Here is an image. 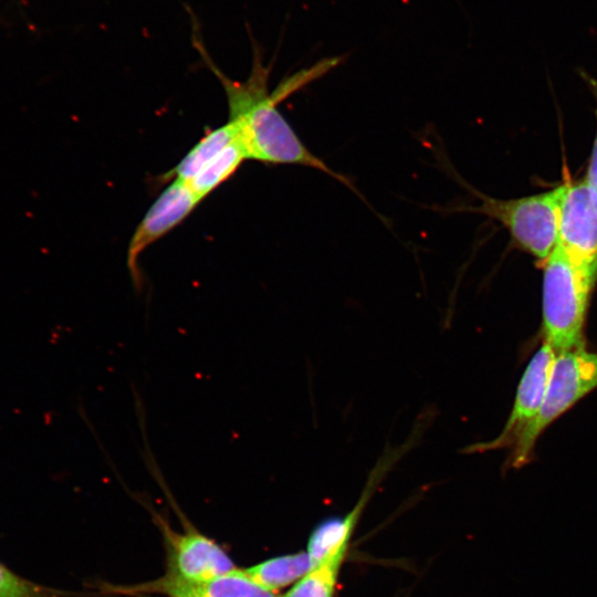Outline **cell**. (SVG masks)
Wrapping results in <instances>:
<instances>
[{"instance_id":"1","label":"cell","mask_w":597,"mask_h":597,"mask_svg":"<svg viewBox=\"0 0 597 597\" xmlns=\"http://www.w3.org/2000/svg\"><path fill=\"white\" fill-rule=\"evenodd\" d=\"M195 42L207 65L221 82L228 103V122L234 126L247 159L270 165H298L313 168L355 190L347 178L334 171L303 144L277 109L281 101L336 66L339 59H326L310 69L302 70L270 92L268 86L270 69L263 65L256 53L248 80L233 81L209 59L200 40L195 39Z\"/></svg>"},{"instance_id":"2","label":"cell","mask_w":597,"mask_h":597,"mask_svg":"<svg viewBox=\"0 0 597 597\" xmlns=\"http://www.w3.org/2000/svg\"><path fill=\"white\" fill-rule=\"evenodd\" d=\"M594 281L557 247L544 262L543 326L546 343L561 353L583 345Z\"/></svg>"},{"instance_id":"3","label":"cell","mask_w":597,"mask_h":597,"mask_svg":"<svg viewBox=\"0 0 597 597\" xmlns=\"http://www.w3.org/2000/svg\"><path fill=\"white\" fill-rule=\"evenodd\" d=\"M476 206L443 208L446 212H473L501 223L513 243L543 263L557 247L561 186L515 199H498L475 192Z\"/></svg>"},{"instance_id":"4","label":"cell","mask_w":597,"mask_h":597,"mask_svg":"<svg viewBox=\"0 0 597 597\" xmlns=\"http://www.w3.org/2000/svg\"><path fill=\"white\" fill-rule=\"evenodd\" d=\"M597 387V353L584 345L557 353L542 408L513 447L510 467L524 465L540 434L561 415Z\"/></svg>"},{"instance_id":"5","label":"cell","mask_w":597,"mask_h":597,"mask_svg":"<svg viewBox=\"0 0 597 597\" xmlns=\"http://www.w3.org/2000/svg\"><path fill=\"white\" fill-rule=\"evenodd\" d=\"M557 248L597 281V190L585 178L561 185Z\"/></svg>"},{"instance_id":"6","label":"cell","mask_w":597,"mask_h":597,"mask_svg":"<svg viewBox=\"0 0 597 597\" xmlns=\"http://www.w3.org/2000/svg\"><path fill=\"white\" fill-rule=\"evenodd\" d=\"M556 353L545 342L531 358L519 384L511 415L501 433L490 440L464 447L469 454L514 447L537 417L548 386Z\"/></svg>"},{"instance_id":"7","label":"cell","mask_w":597,"mask_h":597,"mask_svg":"<svg viewBox=\"0 0 597 597\" xmlns=\"http://www.w3.org/2000/svg\"><path fill=\"white\" fill-rule=\"evenodd\" d=\"M200 202L188 185L172 179L151 203L128 242L127 268L135 286H142L138 265L142 253L179 226Z\"/></svg>"},{"instance_id":"8","label":"cell","mask_w":597,"mask_h":597,"mask_svg":"<svg viewBox=\"0 0 597 597\" xmlns=\"http://www.w3.org/2000/svg\"><path fill=\"white\" fill-rule=\"evenodd\" d=\"M169 574L189 582H206L234 569L223 549L206 536L187 533L170 537Z\"/></svg>"},{"instance_id":"9","label":"cell","mask_w":597,"mask_h":597,"mask_svg":"<svg viewBox=\"0 0 597 597\" xmlns=\"http://www.w3.org/2000/svg\"><path fill=\"white\" fill-rule=\"evenodd\" d=\"M127 591L160 593L170 597H277L250 579L242 569L206 582H189L167 574L155 582L126 588Z\"/></svg>"},{"instance_id":"10","label":"cell","mask_w":597,"mask_h":597,"mask_svg":"<svg viewBox=\"0 0 597 597\" xmlns=\"http://www.w3.org/2000/svg\"><path fill=\"white\" fill-rule=\"evenodd\" d=\"M235 140L240 139L230 122L210 129L163 179L188 182L208 160Z\"/></svg>"},{"instance_id":"11","label":"cell","mask_w":597,"mask_h":597,"mask_svg":"<svg viewBox=\"0 0 597 597\" xmlns=\"http://www.w3.org/2000/svg\"><path fill=\"white\" fill-rule=\"evenodd\" d=\"M314 567L306 552L271 558L242 570L258 585L274 591L301 579Z\"/></svg>"},{"instance_id":"12","label":"cell","mask_w":597,"mask_h":597,"mask_svg":"<svg viewBox=\"0 0 597 597\" xmlns=\"http://www.w3.org/2000/svg\"><path fill=\"white\" fill-rule=\"evenodd\" d=\"M247 159L240 140H235L207 164L188 181L185 182L202 201L208 195L227 181Z\"/></svg>"},{"instance_id":"13","label":"cell","mask_w":597,"mask_h":597,"mask_svg":"<svg viewBox=\"0 0 597 597\" xmlns=\"http://www.w3.org/2000/svg\"><path fill=\"white\" fill-rule=\"evenodd\" d=\"M345 554L346 552L338 553L316 565L284 597H333L338 569Z\"/></svg>"},{"instance_id":"14","label":"cell","mask_w":597,"mask_h":597,"mask_svg":"<svg viewBox=\"0 0 597 597\" xmlns=\"http://www.w3.org/2000/svg\"><path fill=\"white\" fill-rule=\"evenodd\" d=\"M66 593L28 580L0 562V597H64Z\"/></svg>"},{"instance_id":"15","label":"cell","mask_w":597,"mask_h":597,"mask_svg":"<svg viewBox=\"0 0 597 597\" xmlns=\"http://www.w3.org/2000/svg\"><path fill=\"white\" fill-rule=\"evenodd\" d=\"M586 82L590 92L596 101V121H597V81L586 76ZM585 179L597 190V132L593 144V149L590 153V158L588 161V168Z\"/></svg>"}]
</instances>
